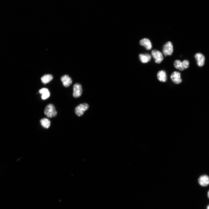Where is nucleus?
<instances>
[{
	"label": "nucleus",
	"instance_id": "obj_1",
	"mask_svg": "<svg viewBox=\"0 0 209 209\" xmlns=\"http://www.w3.org/2000/svg\"><path fill=\"white\" fill-rule=\"evenodd\" d=\"M44 113L48 117L52 118L55 116L57 112L54 106L49 104L46 105L44 109Z\"/></svg>",
	"mask_w": 209,
	"mask_h": 209
},
{
	"label": "nucleus",
	"instance_id": "obj_2",
	"mask_svg": "<svg viewBox=\"0 0 209 209\" xmlns=\"http://www.w3.org/2000/svg\"><path fill=\"white\" fill-rule=\"evenodd\" d=\"M174 65L176 68L179 70L182 71L188 68L189 65V62L187 60H185L183 62L176 60L174 62Z\"/></svg>",
	"mask_w": 209,
	"mask_h": 209
},
{
	"label": "nucleus",
	"instance_id": "obj_3",
	"mask_svg": "<svg viewBox=\"0 0 209 209\" xmlns=\"http://www.w3.org/2000/svg\"><path fill=\"white\" fill-rule=\"evenodd\" d=\"M173 51V46L171 42H168L164 45L163 52L165 57L167 55H171Z\"/></svg>",
	"mask_w": 209,
	"mask_h": 209
},
{
	"label": "nucleus",
	"instance_id": "obj_4",
	"mask_svg": "<svg viewBox=\"0 0 209 209\" xmlns=\"http://www.w3.org/2000/svg\"><path fill=\"white\" fill-rule=\"evenodd\" d=\"M88 108L89 105L87 103L80 104L75 108V113L78 116H81L83 114L84 111L87 110Z\"/></svg>",
	"mask_w": 209,
	"mask_h": 209
},
{
	"label": "nucleus",
	"instance_id": "obj_5",
	"mask_svg": "<svg viewBox=\"0 0 209 209\" xmlns=\"http://www.w3.org/2000/svg\"><path fill=\"white\" fill-rule=\"evenodd\" d=\"M152 55L155 60L156 63H160L163 60L162 53L159 51L154 49L152 51Z\"/></svg>",
	"mask_w": 209,
	"mask_h": 209
},
{
	"label": "nucleus",
	"instance_id": "obj_6",
	"mask_svg": "<svg viewBox=\"0 0 209 209\" xmlns=\"http://www.w3.org/2000/svg\"><path fill=\"white\" fill-rule=\"evenodd\" d=\"M82 90L80 84L77 83L74 85L73 94L74 97L77 98L80 97L82 94Z\"/></svg>",
	"mask_w": 209,
	"mask_h": 209
},
{
	"label": "nucleus",
	"instance_id": "obj_7",
	"mask_svg": "<svg viewBox=\"0 0 209 209\" xmlns=\"http://www.w3.org/2000/svg\"><path fill=\"white\" fill-rule=\"evenodd\" d=\"M199 184L203 187H206L209 184V176L206 175L201 176L198 180Z\"/></svg>",
	"mask_w": 209,
	"mask_h": 209
},
{
	"label": "nucleus",
	"instance_id": "obj_8",
	"mask_svg": "<svg viewBox=\"0 0 209 209\" xmlns=\"http://www.w3.org/2000/svg\"><path fill=\"white\" fill-rule=\"evenodd\" d=\"M170 78L172 81L176 84L180 83L182 81L180 73L177 71L174 72L171 75Z\"/></svg>",
	"mask_w": 209,
	"mask_h": 209
},
{
	"label": "nucleus",
	"instance_id": "obj_9",
	"mask_svg": "<svg viewBox=\"0 0 209 209\" xmlns=\"http://www.w3.org/2000/svg\"><path fill=\"white\" fill-rule=\"evenodd\" d=\"M61 80L63 83L64 86L68 87L72 84V80L71 78L68 75H65L62 76Z\"/></svg>",
	"mask_w": 209,
	"mask_h": 209
},
{
	"label": "nucleus",
	"instance_id": "obj_10",
	"mask_svg": "<svg viewBox=\"0 0 209 209\" xmlns=\"http://www.w3.org/2000/svg\"><path fill=\"white\" fill-rule=\"evenodd\" d=\"M195 57L198 66L201 67L204 65L205 57L202 54L200 53H196L195 55Z\"/></svg>",
	"mask_w": 209,
	"mask_h": 209
},
{
	"label": "nucleus",
	"instance_id": "obj_11",
	"mask_svg": "<svg viewBox=\"0 0 209 209\" xmlns=\"http://www.w3.org/2000/svg\"><path fill=\"white\" fill-rule=\"evenodd\" d=\"M139 43L141 45L144 46L147 50H150L152 48L151 42L148 39H142L140 41Z\"/></svg>",
	"mask_w": 209,
	"mask_h": 209
},
{
	"label": "nucleus",
	"instance_id": "obj_12",
	"mask_svg": "<svg viewBox=\"0 0 209 209\" xmlns=\"http://www.w3.org/2000/svg\"><path fill=\"white\" fill-rule=\"evenodd\" d=\"M157 78L160 81L164 82L166 81L167 76L166 72L164 70L159 71L157 74Z\"/></svg>",
	"mask_w": 209,
	"mask_h": 209
},
{
	"label": "nucleus",
	"instance_id": "obj_13",
	"mask_svg": "<svg viewBox=\"0 0 209 209\" xmlns=\"http://www.w3.org/2000/svg\"><path fill=\"white\" fill-rule=\"evenodd\" d=\"M39 92L42 94L41 98L43 100L47 99L50 96V93L48 90L46 88H43L40 89Z\"/></svg>",
	"mask_w": 209,
	"mask_h": 209
},
{
	"label": "nucleus",
	"instance_id": "obj_14",
	"mask_svg": "<svg viewBox=\"0 0 209 209\" xmlns=\"http://www.w3.org/2000/svg\"><path fill=\"white\" fill-rule=\"evenodd\" d=\"M140 61L143 63H147L151 59V56L148 54H140L139 55Z\"/></svg>",
	"mask_w": 209,
	"mask_h": 209
},
{
	"label": "nucleus",
	"instance_id": "obj_15",
	"mask_svg": "<svg viewBox=\"0 0 209 209\" xmlns=\"http://www.w3.org/2000/svg\"><path fill=\"white\" fill-rule=\"evenodd\" d=\"M53 77L51 74H46L41 78L42 82L44 84H46L53 80Z\"/></svg>",
	"mask_w": 209,
	"mask_h": 209
},
{
	"label": "nucleus",
	"instance_id": "obj_16",
	"mask_svg": "<svg viewBox=\"0 0 209 209\" xmlns=\"http://www.w3.org/2000/svg\"><path fill=\"white\" fill-rule=\"evenodd\" d=\"M40 122L42 126L45 128H48L50 126V121L47 118H45L41 119Z\"/></svg>",
	"mask_w": 209,
	"mask_h": 209
},
{
	"label": "nucleus",
	"instance_id": "obj_17",
	"mask_svg": "<svg viewBox=\"0 0 209 209\" xmlns=\"http://www.w3.org/2000/svg\"><path fill=\"white\" fill-rule=\"evenodd\" d=\"M207 196L208 197L209 199V190H208V193H207Z\"/></svg>",
	"mask_w": 209,
	"mask_h": 209
},
{
	"label": "nucleus",
	"instance_id": "obj_18",
	"mask_svg": "<svg viewBox=\"0 0 209 209\" xmlns=\"http://www.w3.org/2000/svg\"><path fill=\"white\" fill-rule=\"evenodd\" d=\"M206 209H209V205L207 206Z\"/></svg>",
	"mask_w": 209,
	"mask_h": 209
}]
</instances>
